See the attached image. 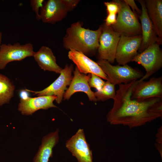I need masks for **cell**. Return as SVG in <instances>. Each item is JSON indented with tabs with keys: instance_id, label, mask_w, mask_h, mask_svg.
I'll use <instances>...</instances> for the list:
<instances>
[{
	"instance_id": "cell-10",
	"label": "cell",
	"mask_w": 162,
	"mask_h": 162,
	"mask_svg": "<svg viewBox=\"0 0 162 162\" xmlns=\"http://www.w3.org/2000/svg\"><path fill=\"white\" fill-rule=\"evenodd\" d=\"M153 98H162V76L152 77L148 81H140L133 88L131 98L142 101Z\"/></svg>"
},
{
	"instance_id": "cell-8",
	"label": "cell",
	"mask_w": 162,
	"mask_h": 162,
	"mask_svg": "<svg viewBox=\"0 0 162 162\" xmlns=\"http://www.w3.org/2000/svg\"><path fill=\"white\" fill-rule=\"evenodd\" d=\"M32 44H24L16 42L14 44H3L0 46V69H4L9 62L20 61L33 56L35 52Z\"/></svg>"
},
{
	"instance_id": "cell-7",
	"label": "cell",
	"mask_w": 162,
	"mask_h": 162,
	"mask_svg": "<svg viewBox=\"0 0 162 162\" xmlns=\"http://www.w3.org/2000/svg\"><path fill=\"white\" fill-rule=\"evenodd\" d=\"M74 70L73 64H67L61 70L59 76L50 85L43 90L34 91L27 89L28 92L34 93L38 96H54L56 97L55 100L58 104L61 103L64 94L69 86L73 78L72 73Z\"/></svg>"
},
{
	"instance_id": "cell-12",
	"label": "cell",
	"mask_w": 162,
	"mask_h": 162,
	"mask_svg": "<svg viewBox=\"0 0 162 162\" xmlns=\"http://www.w3.org/2000/svg\"><path fill=\"white\" fill-rule=\"evenodd\" d=\"M137 1L140 4L142 8L141 14L139 17L141 21L142 29V42L138 51L140 53L153 44L157 42L162 43V40L158 38L153 25L148 16L145 0H139Z\"/></svg>"
},
{
	"instance_id": "cell-4",
	"label": "cell",
	"mask_w": 162,
	"mask_h": 162,
	"mask_svg": "<svg viewBox=\"0 0 162 162\" xmlns=\"http://www.w3.org/2000/svg\"><path fill=\"white\" fill-rule=\"evenodd\" d=\"M115 1L118 4L119 10L116 22L110 26L112 28L121 35L131 36L141 35V25L137 16L124 0Z\"/></svg>"
},
{
	"instance_id": "cell-28",
	"label": "cell",
	"mask_w": 162,
	"mask_h": 162,
	"mask_svg": "<svg viewBox=\"0 0 162 162\" xmlns=\"http://www.w3.org/2000/svg\"><path fill=\"white\" fill-rule=\"evenodd\" d=\"M20 99H26L29 97L28 92L25 89L21 90L20 92Z\"/></svg>"
},
{
	"instance_id": "cell-1",
	"label": "cell",
	"mask_w": 162,
	"mask_h": 162,
	"mask_svg": "<svg viewBox=\"0 0 162 162\" xmlns=\"http://www.w3.org/2000/svg\"><path fill=\"white\" fill-rule=\"evenodd\" d=\"M138 80L119 85L112 107L106 115L111 124L130 128L144 125L162 116V98H153L142 101L132 99L133 89Z\"/></svg>"
},
{
	"instance_id": "cell-11",
	"label": "cell",
	"mask_w": 162,
	"mask_h": 162,
	"mask_svg": "<svg viewBox=\"0 0 162 162\" xmlns=\"http://www.w3.org/2000/svg\"><path fill=\"white\" fill-rule=\"evenodd\" d=\"M65 145L78 162H93L92 151L86 140L83 129H79L67 141Z\"/></svg>"
},
{
	"instance_id": "cell-15",
	"label": "cell",
	"mask_w": 162,
	"mask_h": 162,
	"mask_svg": "<svg viewBox=\"0 0 162 162\" xmlns=\"http://www.w3.org/2000/svg\"><path fill=\"white\" fill-rule=\"evenodd\" d=\"M56 98L54 96H41L34 98L29 97L25 99H20L18 105V110L22 114L27 116L32 115L40 109L57 108L53 103Z\"/></svg>"
},
{
	"instance_id": "cell-23",
	"label": "cell",
	"mask_w": 162,
	"mask_h": 162,
	"mask_svg": "<svg viewBox=\"0 0 162 162\" xmlns=\"http://www.w3.org/2000/svg\"><path fill=\"white\" fill-rule=\"evenodd\" d=\"M44 0H31L30 4L33 11L35 13L37 20H40V10L43 7L45 2Z\"/></svg>"
},
{
	"instance_id": "cell-6",
	"label": "cell",
	"mask_w": 162,
	"mask_h": 162,
	"mask_svg": "<svg viewBox=\"0 0 162 162\" xmlns=\"http://www.w3.org/2000/svg\"><path fill=\"white\" fill-rule=\"evenodd\" d=\"M101 25L102 31L99 38L98 50V60H106L113 63L115 60L116 49L121 35L105 23Z\"/></svg>"
},
{
	"instance_id": "cell-16",
	"label": "cell",
	"mask_w": 162,
	"mask_h": 162,
	"mask_svg": "<svg viewBox=\"0 0 162 162\" xmlns=\"http://www.w3.org/2000/svg\"><path fill=\"white\" fill-rule=\"evenodd\" d=\"M68 12L61 0L45 1L40 10V20L44 23L54 24L62 21Z\"/></svg>"
},
{
	"instance_id": "cell-3",
	"label": "cell",
	"mask_w": 162,
	"mask_h": 162,
	"mask_svg": "<svg viewBox=\"0 0 162 162\" xmlns=\"http://www.w3.org/2000/svg\"><path fill=\"white\" fill-rule=\"evenodd\" d=\"M96 62L107 76L108 80L115 85L127 84L138 80L144 75L139 69L127 64L113 65L104 60H98Z\"/></svg>"
},
{
	"instance_id": "cell-17",
	"label": "cell",
	"mask_w": 162,
	"mask_h": 162,
	"mask_svg": "<svg viewBox=\"0 0 162 162\" xmlns=\"http://www.w3.org/2000/svg\"><path fill=\"white\" fill-rule=\"evenodd\" d=\"M39 67L44 71L53 72L60 74L62 68L56 63V60L52 50L42 46L33 56Z\"/></svg>"
},
{
	"instance_id": "cell-24",
	"label": "cell",
	"mask_w": 162,
	"mask_h": 162,
	"mask_svg": "<svg viewBox=\"0 0 162 162\" xmlns=\"http://www.w3.org/2000/svg\"><path fill=\"white\" fill-rule=\"evenodd\" d=\"M104 4L106 7L108 14H115L118 13L119 10L118 4L115 0L110 2H105Z\"/></svg>"
},
{
	"instance_id": "cell-25",
	"label": "cell",
	"mask_w": 162,
	"mask_h": 162,
	"mask_svg": "<svg viewBox=\"0 0 162 162\" xmlns=\"http://www.w3.org/2000/svg\"><path fill=\"white\" fill-rule=\"evenodd\" d=\"M68 11L73 10L80 2L79 0H61Z\"/></svg>"
},
{
	"instance_id": "cell-22",
	"label": "cell",
	"mask_w": 162,
	"mask_h": 162,
	"mask_svg": "<svg viewBox=\"0 0 162 162\" xmlns=\"http://www.w3.org/2000/svg\"><path fill=\"white\" fill-rule=\"evenodd\" d=\"M105 82L102 78L98 76L91 74V76L88 81L89 85L91 88H95L97 91H99L102 88Z\"/></svg>"
},
{
	"instance_id": "cell-20",
	"label": "cell",
	"mask_w": 162,
	"mask_h": 162,
	"mask_svg": "<svg viewBox=\"0 0 162 162\" xmlns=\"http://www.w3.org/2000/svg\"><path fill=\"white\" fill-rule=\"evenodd\" d=\"M14 89L10 80L0 74V106L9 103L14 96Z\"/></svg>"
},
{
	"instance_id": "cell-2",
	"label": "cell",
	"mask_w": 162,
	"mask_h": 162,
	"mask_svg": "<svg viewBox=\"0 0 162 162\" xmlns=\"http://www.w3.org/2000/svg\"><path fill=\"white\" fill-rule=\"evenodd\" d=\"M78 21L68 28L63 39V45L67 50L72 49L81 52L87 56H94L99 46V38L102 31L100 25L93 30L82 27Z\"/></svg>"
},
{
	"instance_id": "cell-5",
	"label": "cell",
	"mask_w": 162,
	"mask_h": 162,
	"mask_svg": "<svg viewBox=\"0 0 162 162\" xmlns=\"http://www.w3.org/2000/svg\"><path fill=\"white\" fill-rule=\"evenodd\" d=\"M161 44L157 42L151 44L132 60L131 62L137 63L145 69L146 73L140 81L147 79L162 67V52L160 47Z\"/></svg>"
},
{
	"instance_id": "cell-21",
	"label": "cell",
	"mask_w": 162,
	"mask_h": 162,
	"mask_svg": "<svg viewBox=\"0 0 162 162\" xmlns=\"http://www.w3.org/2000/svg\"><path fill=\"white\" fill-rule=\"evenodd\" d=\"M115 86L108 80L105 81L101 90L94 92L97 101H104L110 99H113L116 95Z\"/></svg>"
},
{
	"instance_id": "cell-19",
	"label": "cell",
	"mask_w": 162,
	"mask_h": 162,
	"mask_svg": "<svg viewBox=\"0 0 162 162\" xmlns=\"http://www.w3.org/2000/svg\"><path fill=\"white\" fill-rule=\"evenodd\" d=\"M149 17L158 38L162 40V0H145Z\"/></svg>"
},
{
	"instance_id": "cell-14",
	"label": "cell",
	"mask_w": 162,
	"mask_h": 162,
	"mask_svg": "<svg viewBox=\"0 0 162 162\" xmlns=\"http://www.w3.org/2000/svg\"><path fill=\"white\" fill-rule=\"evenodd\" d=\"M68 56L76 65L81 73L93 74L108 80L107 76L97 63L82 52L71 49L68 52Z\"/></svg>"
},
{
	"instance_id": "cell-13",
	"label": "cell",
	"mask_w": 162,
	"mask_h": 162,
	"mask_svg": "<svg viewBox=\"0 0 162 162\" xmlns=\"http://www.w3.org/2000/svg\"><path fill=\"white\" fill-rule=\"evenodd\" d=\"M73 73L74 76L71 83L64 94V99L68 100L74 94L80 92L86 94L90 101H97L94 92L92 90L88 84L91 74L87 75L81 73L76 67Z\"/></svg>"
},
{
	"instance_id": "cell-27",
	"label": "cell",
	"mask_w": 162,
	"mask_h": 162,
	"mask_svg": "<svg viewBox=\"0 0 162 162\" xmlns=\"http://www.w3.org/2000/svg\"><path fill=\"white\" fill-rule=\"evenodd\" d=\"M116 14H108L105 20V24L107 26H110L116 23Z\"/></svg>"
},
{
	"instance_id": "cell-18",
	"label": "cell",
	"mask_w": 162,
	"mask_h": 162,
	"mask_svg": "<svg viewBox=\"0 0 162 162\" xmlns=\"http://www.w3.org/2000/svg\"><path fill=\"white\" fill-rule=\"evenodd\" d=\"M58 130L57 129L43 137L33 162H49L52 156L53 148L58 142Z\"/></svg>"
},
{
	"instance_id": "cell-9",
	"label": "cell",
	"mask_w": 162,
	"mask_h": 162,
	"mask_svg": "<svg viewBox=\"0 0 162 162\" xmlns=\"http://www.w3.org/2000/svg\"><path fill=\"white\" fill-rule=\"evenodd\" d=\"M142 42V35H121L117 46L115 60L119 65L132 61L138 54Z\"/></svg>"
},
{
	"instance_id": "cell-29",
	"label": "cell",
	"mask_w": 162,
	"mask_h": 162,
	"mask_svg": "<svg viewBox=\"0 0 162 162\" xmlns=\"http://www.w3.org/2000/svg\"><path fill=\"white\" fill-rule=\"evenodd\" d=\"M2 33L0 31V46L1 45V43L2 41Z\"/></svg>"
},
{
	"instance_id": "cell-26",
	"label": "cell",
	"mask_w": 162,
	"mask_h": 162,
	"mask_svg": "<svg viewBox=\"0 0 162 162\" xmlns=\"http://www.w3.org/2000/svg\"><path fill=\"white\" fill-rule=\"evenodd\" d=\"M124 1L132 9V11L139 17L141 14V10L139 9L134 0H124Z\"/></svg>"
}]
</instances>
